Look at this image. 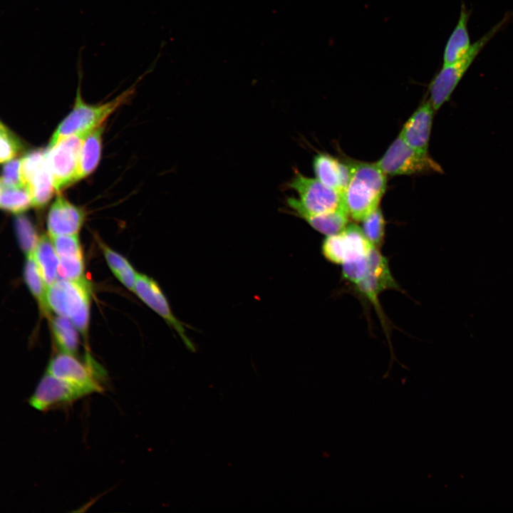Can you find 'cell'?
<instances>
[{
    "label": "cell",
    "instance_id": "cell-12",
    "mask_svg": "<svg viewBox=\"0 0 513 513\" xmlns=\"http://www.w3.org/2000/svg\"><path fill=\"white\" fill-rule=\"evenodd\" d=\"M86 219V212L61 195L53 202L48 214L47 227L51 237L78 234Z\"/></svg>",
    "mask_w": 513,
    "mask_h": 513
},
{
    "label": "cell",
    "instance_id": "cell-10",
    "mask_svg": "<svg viewBox=\"0 0 513 513\" xmlns=\"http://www.w3.org/2000/svg\"><path fill=\"white\" fill-rule=\"evenodd\" d=\"M87 395L89 394L83 388L47 373L37 385L30 404L37 410H48Z\"/></svg>",
    "mask_w": 513,
    "mask_h": 513
},
{
    "label": "cell",
    "instance_id": "cell-1",
    "mask_svg": "<svg viewBox=\"0 0 513 513\" xmlns=\"http://www.w3.org/2000/svg\"><path fill=\"white\" fill-rule=\"evenodd\" d=\"M351 177L343 194L349 217L356 221L379 207L387 185V175L377 162H350Z\"/></svg>",
    "mask_w": 513,
    "mask_h": 513
},
{
    "label": "cell",
    "instance_id": "cell-9",
    "mask_svg": "<svg viewBox=\"0 0 513 513\" xmlns=\"http://www.w3.org/2000/svg\"><path fill=\"white\" fill-rule=\"evenodd\" d=\"M91 359L83 363L74 354L61 351L51 360L47 373L83 388L88 394L101 392L103 386L91 366Z\"/></svg>",
    "mask_w": 513,
    "mask_h": 513
},
{
    "label": "cell",
    "instance_id": "cell-32",
    "mask_svg": "<svg viewBox=\"0 0 513 513\" xmlns=\"http://www.w3.org/2000/svg\"><path fill=\"white\" fill-rule=\"evenodd\" d=\"M20 167L21 160H10L4 165L1 179L9 185L24 186L21 180Z\"/></svg>",
    "mask_w": 513,
    "mask_h": 513
},
{
    "label": "cell",
    "instance_id": "cell-13",
    "mask_svg": "<svg viewBox=\"0 0 513 513\" xmlns=\"http://www.w3.org/2000/svg\"><path fill=\"white\" fill-rule=\"evenodd\" d=\"M435 111L429 99L423 102L399 133L408 145L418 151L428 152Z\"/></svg>",
    "mask_w": 513,
    "mask_h": 513
},
{
    "label": "cell",
    "instance_id": "cell-11",
    "mask_svg": "<svg viewBox=\"0 0 513 513\" xmlns=\"http://www.w3.org/2000/svg\"><path fill=\"white\" fill-rule=\"evenodd\" d=\"M134 292L175 329L187 348L195 351V346L187 336L182 323L173 315L166 297L155 281L145 274L138 273Z\"/></svg>",
    "mask_w": 513,
    "mask_h": 513
},
{
    "label": "cell",
    "instance_id": "cell-6",
    "mask_svg": "<svg viewBox=\"0 0 513 513\" xmlns=\"http://www.w3.org/2000/svg\"><path fill=\"white\" fill-rule=\"evenodd\" d=\"M376 162L387 176L442 172L441 166L428 152L415 150L400 135Z\"/></svg>",
    "mask_w": 513,
    "mask_h": 513
},
{
    "label": "cell",
    "instance_id": "cell-25",
    "mask_svg": "<svg viewBox=\"0 0 513 513\" xmlns=\"http://www.w3.org/2000/svg\"><path fill=\"white\" fill-rule=\"evenodd\" d=\"M362 231L367 239L377 248L382 243L385 234V219L378 207L362 221Z\"/></svg>",
    "mask_w": 513,
    "mask_h": 513
},
{
    "label": "cell",
    "instance_id": "cell-33",
    "mask_svg": "<svg viewBox=\"0 0 513 513\" xmlns=\"http://www.w3.org/2000/svg\"><path fill=\"white\" fill-rule=\"evenodd\" d=\"M9 131L7 130V128L4 126V124L1 123L0 121V133H6Z\"/></svg>",
    "mask_w": 513,
    "mask_h": 513
},
{
    "label": "cell",
    "instance_id": "cell-29",
    "mask_svg": "<svg viewBox=\"0 0 513 513\" xmlns=\"http://www.w3.org/2000/svg\"><path fill=\"white\" fill-rule=\"evenodd\" d=\"M51 238L58 257L83 254L78 234L55 236Z\"/></svg>",
    "mask_w": 513,
    "mask_h": 513
},
{
    "label": "cell",
    "instance_id": "cell-16",
    "mask_svg": "<svg viewBox=\"0 0 513 513\" xmlns=\"http://www.w3.org/2000/svg\"><path fill=\"white\" fill-rule=\"evenodd\" d=\"M471 13L472 10L462 3L457 23L445 44L442 66L460 60L470 50L472 44L467 26Z\"/></svg>",
    "mask_w": 513,
    "mask_h": 513
},
{
    "label": "cell",
    "instance_id": "cell-17",
    "mask_svg": "<svg viewBox=\"0 0 513 513\" xmlns=\"http://www.w3.org/2000/svg\"><path fill=\"white\" fill-rule=\"evenodd\" d=\"M104 125L88 133L83 138L78 156V180L88 177L97 167L101 157Z\"/></svg>",
    "mask_w": 513,
    "mask_h": 513
},
{
    "label": "cell",
    "instance_id": "cell-8",
    "mask_svg": "<svg viewBox=\"0 0 513 513\" xmlns=\"http://www.w3.org/2000/svg\"><path fill=\"white\" fill-rule=\"evenodd\" d=\"M373 247L361 228L351 224L340 232L326 236L322 252L331 262L343 264L368 255Z\"/></svg>",
    "mask_w": 513,
    "mask_h": 513
},
{
    "label": "cell",
    "instance_id": "cell-5",
    "mask_svg": "<svg viewBox=\"0 0 513 513\" xmlns=\"http://www.w3.org/2000/svg\"><path fill=\"white\" fill-rule=\"evenodd\" d=\"M288 185L299 195V198H287V204L296 215L301 213L321 214L346 208L341 193L326 186L316 178L308 177L297 170Z\"/></svg>",
    "mask_w": 513,
    "mask_h": 513
},
{
    "label": "cell",
    "instance_id": "cell-30",
    "mask_svg": "<svg viewBox=\"0 0 513 513\" xmlns=\"http://www.w3.org/2000/svg\"><path fill=\"white\" fill-rule=\"evenodd\" d=\"M368 254L358 259L343 264L342 273L343 277L355 285L358 284L363 279L368 271Z\"/></svg>",
    "mask_w": 513,
    "mask_h": 513
},
{
    "label": "cell",
    "instance_id": "cell-26",
    "mask_svg": "<svg viewBox=\"0 0 513 513\" xmlns=\"http://www.w3.org/2000/svg\"><path fill=\"white\" fill-rule=\"evenodd\" d=\"M58 258V279L78 280L85 277V261L83 254Z\"/></svg>",
    "mask_w": 513,
    "mask_h": 513
},
{
    "label": "cell",
    "instance_id": "cell-31",
    "mask_svg": "<svg viewBox=\"0 0 513 513\" xmlns=\"http://www.w3.org/2000/svg\"><path fill=\"white\" fill-rule=\"evenodd\" d=\"M20 149L19 142L10 132L0 133V162L9 161Z\"/></svg>",
    "mask_w": 513,
    "mask_h": 513
},
{
    "label": "cell",
    "instance_id": "cell-2",
    "mask_svg": "<svg viewBox=\"0 0 513 513\" xmlns=\"http://www.w3.org/2000/svg\"><path fill=\"white\" fill-rule=\"evenodd\" d=\"M81 58L78 61L79 83L76 90L74 105L71 111L61 122L51 136L48 147L54 145L60 140L70 135L90 132L103 125L104 121L118 108L127 103L135 92V88L142 76L132 86L114 99L103 103L88 104L81 95V82L83 72Z\"/></svg>",
    "mask_w": 513,
    "mask_h": 513
},
{
    "label": "cell",
    "instance_id": "cell-28",
    "mask_svg": "<svg viewBox=\"0 0 513 513\" xmlns=\"http://www.w3.org/2000/svg\"><path fill=\"white\" fill-rule=\"evenodd\" d=\"M47 161L46 150H33L21 160L20 175L23 185H26L33 174Z\"/></svg>",
    "mask_w": 513,
    "mask_h": 513
},
{
    "label": "cell",
    "instance_id": "cell-21",
    "mask_svg": "<svg viewBox=\"0 0 513 513\" xmlns=\"http://www.w3.org/2000/svg\"><path fill=\"white\" fill-rule=\"evenodd\" d=\"M26 188L31 195L33 206L41 207L49 202L56 190L47 161L33 174Z\"/></svg>",
    "mask_w": 513,
    "mask_h": 513
},
{
    "label": "cell",
    "instance_id": "cell-20",
    "mask_svg": "<svg viewBox=\"0 0 513 513\" xmlns=\"http://www.w3.org/2000/svg\"><path fill=\"white\" fill-rule=\"evenodd\" d=\"M97 241L113 274L123 286L134 292L138 272L123 256L112 249L100 239Z\"/></svg>",
    "mask_w": 513,
    "mask_h": 513
},
{
    "label": "cell",
    "instance_id": "cell-18",
    "mask_svg": "<svg viewBox=\"0 0 513 513\" xmlns=\"http://www.w3.org/2000/svg\"><path fill=\"white\" fill-rule=\"evenodd\" d=\"M32 255L46 284L57 280L59 258L50 236L39 238Z\"/></svg>",
    "mask_w": 513,
    "mask_h": 513
},
{
    "label": "cell",
    "instance_id": "cell-23",
    "mask_svg": "<svg viewBox=\"0 0 513 513\" xmlns=\"http://www.w3.org/2000/svg\"><path fill=\"white\" fill-rule=\"evenodd\" d=\"M52 331L61 351L75 355L78 348L79 337L73 321L67 317L57 315L52 320Z\"/></svg>",
    "mask_w": 513,
    "mask_h": 513
},
{
    "label": "cell",
    "instance_id": "cell-22",
    "mask_svg": "<svg viewBox=\"0 0 513 513\" xmlns=\"http://www.w3.org/2000/svg\"><path fill=\"white\" fill-rule=\"evenodd\" d=\"M31 205V197L26 187L9 185L0 178V209L19 213Z\"/></svg>",
    "mask_w": 513,
    "mask_h": 513
},
{
    "label": "cell",
    "instance_id": "cell-3",
    "mask_svg": "<svg viewBox=\"0 0 513 513\" xmlns=\"http://www.w3.org/2000/svg\"><path fill=\"white\" fill-rule=\"evenodd\" d=\"M91 294V285L86 277L58 279L48 286L46 291L48 309L70 318L85 339L88 333Z\"/></svg>",
    "mask_w": 513,
    "mask_h": 513
},
{
    "label": "cell",
    "instance_id": "cell-4",
    "mask_svg": "<svg viewBox=\"0 0 513 513\" xmlns=\"http://www.w3.org/2000/svg\"><path fill=\"white\" fill-rule=\"evenodd\" d=\"M512 19L513 11L507 12L501 21L472 44L470 50L462 58L442 66L428 87L429 100L435 111L448 101L453 91L482 50Z\"/></svg>",
    "mask_w": 513,
    "mask_h": 513
},
{
    "label": "cell",
    "instance_id": "cell-14",
    "mask_svg": "<svg viewBox=\"0 0 513 513\" xmlns=\"http://www.w3.org/2000/svg\"><path fill=\"white\" fill-rule=\"evenodd\" d=\"M368 269L363 279L356 286L366 297L375 301L378 294L396 284L390 274L385 257L373 247L368 254Z\"/></svg>",
    "mask_w": 513,
    "mask_h": 513
},
{
    "label": "cell",
    "instance_id": "cell-15",
    "mask_svg": "<svg viewBox=\"0 0 513 513\" xmlns=\"http://www.w3.org/2000/svg\"><path fill=\"white\" fill-rule=\"evenodd\" d=\"M313 168L317 180L343 194L351 177L350 162H344L327 153L319 152L314 157Z\"/></svg>",
    "mask_w": 513,
    "mask_h": 513
},
{
    "label": "cell",
    "instance_id": "cell-19",
    "mask_svg": "<svg viewBox=\"0 0 513 513\" xmlns=\"http://www.w3.org/2000/svg\"><path fill=\"white\" fill-rule=\"evenodd\" d=\"M313 229L317 232L330 236L342 231L348 224L349 215L344 207L321 214H298Z\"/></svg>",
    "mask_w": 513,
    "mask_h": 513
},
{
    "label": "cell",
    "instance_id": "cell-27",
    "mask_svg": "<svg viewBox=\"0 0 513 513\" xmlns=\"http://www.w3.org/2000/svg\"><path fill=\"white\" fill-rule=\"evenodd\" d=\"M15 227L20 244L28 254H33L39 238L31 222L24 216H19Z\"/></svg>",
    "mask_w": 513,
    "mask_h": 513
},
{
    "label": "cell",
    "instance_id": "cell-24",
    "mask_svg": "<svg viewBox=\"0 0 513 513\" xmlns=\"http://www.w3.org/2000/svg\"><path fill=\"white\" fill-rule=\"evenodd\" d=\"M24 276L30 291L39 302L41 309L46 314H48L50 310L46 303L48 285L44 281L32 254H28Z\"/></svg>",
    "mask_w": 513,
    "mask_h": 513
},
{
    "label": "cell",
    "instance_id": "cell-7",
    "mask_svg": "<svg viewBox=\"0 0 513 513\" xmlns=\"http://www.w3.org/2000/svg\"><path fill=\"white\" fill-rule=\"evenodd\" d=\"M88 133L68 136L48 147L47 162L56 192L78 181L79 152L83 139Z\"/></svg>",
    "mask_w": 513,
    "mask_h": 513
}]
</instances>
